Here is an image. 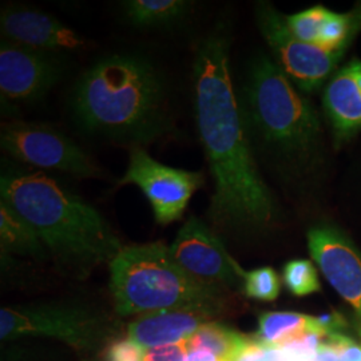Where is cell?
<instances>
[{"mask_svg": "<svg viewBox=\"0 0 361 361\" xmlns=\"http://www.w3.org/2000/svg\"><path fill=\"white\" fill-rule=\"evenodd\" d=\"M169 247L180 267L201 281L224 289L244 283L246 271L228 253L219 234L202 219H188Z\"/></svg>", "mask_w": 361, "mask_h": 361, "instance_id": "11", "label": "cell"}, {"mask_svg": "<svg viewBox=\"0 0 361 361\" xmlns=\"http://www.w3.org/2000/svg\"><path fill=\"white\" fill-rule=\"evenodd\" d=\"M257 20L276 63L300 90L310 92L319 89L343 55V51H329L297 39L284 18L268 4L258 7Z\"/></svg>", "mask_w": 361, "mask_h": 361, "instance_id": "9", "label": "cell"}, {"mask_svg": "<svg viewBox=\"0 0 361 361\" xmlns=\"http://www.w3.org/2000/svg\"><path fill=\"white\" fill-rule=\"evenodd\" d=\"M217 313L204 310H170L138 316L128 325V337L145 349L186 341L202 325L217 322Z\"/></svg>", "mask_w": 361, "mask_h": 361, "instance_id": "14", "label": "cell"}, {"mask_svg": "<svg viewBox=\"0 0 361 361\" xmlns=\"http://www.w3.org/2000/svg\"><path fill=\"white\" fill-rule=\"evenodd\" d=\"M310 256L336 292L353 308L361 334V255L348 240L329 226L308 233Z\"/></svg>", "mask_w": 361, "mask_h": 361, "instance_id": "12", "label": "cell"}, {"mask_svg": "<svg viewBox=\"0 0 361 361\" xmlns=\"http://www.w3.org/2000/svg\"><path fill=\"white\" fill-rule=\"evenodd\" d=\"M349 66H350V68H352V71H353L355 79H356V82H357V85H359V87H360L361 90V62L353 61V62L349 63Z\"/></svg>", "mask_w": 361, "mask_h": 361, "instance_id": "26", "label": "cell"}, {"mask_svg": "<svg viewBox=\"0 0 361 361\" xmlns=\"http://www.w3.org/2000/svg\"><path fill=\"white\" fill-rule=\"evenodd\" d=\"M283 279L286 288L295 296H308L322 289L317 269L308 259H292L286 262Z\"/></svg>", "mask_w": 361, "mask_h": 361, "instance_id": "20", "label": "cell"}, {"mask_svg": "<svg viewBox=\"0 0 361 361\" xmlns=\"http://www.w3.org/2000/svg\"><path fill=\"white\" fill-rule=\"evenodd\" d=\"M281 290L277 271L271 267L246 271L244 277V293L259 301H274Z\"/></svg>", "mask_w": 361, "mask_h": 361, "instance_id": "22", "label": "cell"}, {"mask_svg": "<svg viewBox=\"0 0 361 361\" xmlns=\"http://www.w3.org/2000/svg\"><path fill=\"white\" fill-rule=\"evenodd\" d=\"M247 135L285 162L305 161L320 138V123L310 102L268 56L257 58L247 71L243 104Z\"/></svg>", "mask_w": 361, "mask_h": 361, "instance_id": "5", "label": "cell"}, {"mask_svg": "<svg viewBox=\"0 0 361 361\" xmlns=\"http://www.w3.org/2000/svg\"><path fill=\"white\" fill-rule=\"evenodd\" d=\"M0 200L32 226L49 257L68 276L86 279L123 247L95 207L43 171L3 166Z\"/></svg>", "mask_w": 361, "mask_h": 361, "instance_id": "2", "label": "cell"}, {"mask_svg": "<svg viewBox=\"0 0 361 361\" xmlns=\"http://www.w3.org/2000/svg\"><path fill=\"white\" fill-rule=\"evenodd\" d=\"M0 30L4 40L39 51H78L86 44L85 39L56 18L28 7L4 8Z\"/></svg>", "mask_w": 361, "mask_h": 361, "instance_id": "13", "label": "cell"}, {"mask_svg": "<svg viewBox=\"0 0 361 361\" xmlns=\"http://www.w3.org/2000/svg\"><path fill=\"white\" fill-rule=\"evenodd\" d=\"M118 185L137 186L150 202L155 222L170 225L180 219L193 194L202 188L204 174L164 165L141 146L133 145L129 166Z\"/></svg>", "mask_w": 361, "mask_h": 361, "instance_id": "8", "label": "cell"}, {"mask_svg": "<svg viewBox=\"0 0 361 361\" xmlns=\"http://www.w3.org/2000/svg\"><path fill=\"white\" fill-rule=\"evenodd\" d=\"M0 145L4 153L25 165L80 178L101 176V169L80 146L47 125L22 121L4 123Z\"/></svg>", "mask_w": 361, "mask_h": 361, "instance_id": "7", "label": "cell"}, {"mask_svg": "<svg viewBox=\"0 0 361 361\" xmlns=\"http://www.w3.org/2000/svg\"><path fill=\"white\" fill-rule=\"evenodd\" d=\"M186 0H128L122 3L125 16L138 28H159L177 25L192 8Z\"/></svg>", "mask_w": 361, "mask_h": 361, "instance_id": "18", "label": "cell"}, {"mask_svg": "<svg viewBox=\"0 0 361 361\" xmlns=\"http://www.w3.org/2000/svg\"><path fill=\"white\" fill-rule=\"evenodd\" d=\"M186 344L185 341L159 347V348L146 349L145 361H185Z\"/></svg>", "mask_w": 361, "mask_h": 361, "instance_id": "24", "label": "cell"}, {"mask_svg": "<svg viewBox=\"0 0 361 361\" xmlns=\"http://www.w3.org/2000/svg\"><path fill=\"white\" fill-rule=\"evenodd\" d=\"M250 337L241 335L226 325L212 322L202 325L186 343L193 348L207 349L225 361H234Z\"/></svg>", "mask_w": 361, "mask_h": 361, "instance_id": "19", "label": "cell"}, {"mask_svg": "<svg viewBox=\"0 0 361 361\" xmlns=\"http://www.w3.org/2000/svg\"><path fill=\"white\" fill-rule=\"evenodd\" d=\"M71 106L78 125L114 141L147 143L170 125L165 82L146 58L104 56L78 79Z\"/></svg>", "mask_w": 361, "mask_h": 361, "instance_id": "3", "label": "cell"}, {"mask_svg": "<svg viewBox=\"0 0 361 361\" xmlns=\"http://www.w3.org/2000/svg\"><path fill=\"white\" fill-rule=\"evenodd\" d=\"M234 361H269V347L261 344L256 338H249Z\"/></svg>", "mask_w": 361, "mask_h": 361, "instance_id": "25", "label": "cell"}, {"mask_svg": "<svg viewBox=\"0 0 361 361\" xmlns=\"http://www.w3.org/2000/svg\"><path fill=\"white\" fill-rule=\"evenodd\" d=\"M193 82L198 135L214 180L209 222L224 233L269 229L279 219V207L258 174L222 30H214L198 44Z\"/></svg>", "mask_w": 361, "mask_h": 361, "instance_id": "1", "label": "cell"}, {"mask_svg": "<svg viewBox=\"0 0 361 361\" xmlns=\"http://www.w3.org/2000/svg\"><path fill=\"white\" fill-rule=\"evenodd\" d=\"M113 325L89 307L73 302H38L3 307L0 310V338H56L79 353L95 355L110 344Z\"/></svg>", "mask_w": 361, "mask_h": 361, "instance_id": "6", "label": "cell"}, {"mask_svg": "<svg viewBox=\"0 0 361 361\" xmlns=\"http://www.w3.org/2000/svg\"><path fill=\"white\" fill-rule=\"evenodd\" d=\"M110 290L121 317L170 310H204L221 314L226 289L185 271L162 243L123 246L110 262Z\"/></svg>", "mask_w": 361, "mask_h": 361, "instance_id": "4", "label": "cell"}, {"mask_svg": "<svg viewBox=\"0 0 361 361\" xmlns=\"http://www.w3.org/2000/svg\"><path fill=\"white\" fill-rule=\"evenodd\" d=\"M92 361H107L106 359H104V356H102V359H95V360Z\"/></svg>", "mask_w": 361, "mask_h": 361, "instance_id": "27", "label": "cell"}, {"mask_svg": "<svg viewBox=\"0 0 361 361\" xmlns=\"http://www.w3.org/2000/svg\"><path fill=\"white\" fill-rule=\"evenodd\" d=\"M0 241L1 255H18L25 257L49 258L46 246L38 233L7 202L0 200Z\"/></svg>", "mask_w": 361, "mask_h": 361, "instance_id": "16", "label": "cell"}, {"mask_svg": "<svg viewBox=\"0 0 361 361\" xmlns=\"http://www.w3.org/2000/svg\"><path fill=\"white\" fill-rule=\"evenodd\" d=\"M324 106L336 131L348 135L361 128V90L350 66L341 68L324 92Z\"/></svg>", "mask_w": 361, "mask_h": 361, "instance_id": "15", "label": "cell"}, {"mask_svg": "<svg viewBox=\"0 0 361 361\" xmlns=\"http://www.w3.org/2000/svg\"><path fill=\"white\" fill-rule=\"evenodd\" d=\"M65 68V62L55 52L39 51L3 39L0 44L3 111L40 101L61 82Z\"/></svg>", "mask_w": 361, "mask_h": 361, "instance_id": "10", "label": "cell"}, {"mask_svg": "<svg viewBox=\"0 0 361 361\" xmlns=\"http://www.w3.org/2000/svg\"><path fill=\"white\" fill-rule=\"evenodd\" d=\"M312 331L325 336L314 316L297 312H265L258 319L256 340L267 347H280Z\"/></svg>", "mask_w": 361, "mask_h": 361, "instance_id": "17", "label": "cell"}, {"mask_svg": "<svg viewBox=\"0 0 361 361\" xmlns=\"http://www.w3.org/2000/svg\"><path fill=\"white\" fill-rule=\"evenodd\" d=\"M107 361H145L146 349L129 337L113 340L102 353Z\"/></svg>", "mask_w": 361, "mask_h": 361, "instance_id": "23", "label": "cell"}, {"mask_svg": "<svg viewBox=\"0 0 361 361\" xmlns=\"http://www.w3.org/2000/svg\"><path fill=\"white\" fill-rule=\"evenodd\" d=\"M328 13L329 10H326L325 7L316 6L302 13L288 16L285 22L292 35H295L297 39L319 46L320 32Z\"/></svg>", "mask_w": 361, "mask_h": 361, "instance_id": "21", "label": "cell"}]
</instances>
